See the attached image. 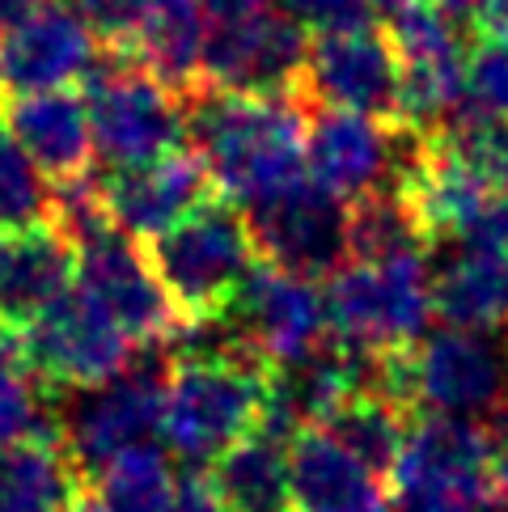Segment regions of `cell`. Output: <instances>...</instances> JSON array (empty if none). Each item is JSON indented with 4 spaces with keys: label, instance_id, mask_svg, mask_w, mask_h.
<instances>
[{
    "label": "cell",
    "instance_id": "cell-10",
    "mask_svg": "<svg viewBox=\"0 0 508 512\" xmlns=\"http://www.w3.org/2000/svg\"><path fill=\"white\" fill-rule=\"evenodd\" d=\"M305 98L326 111L365 115L386 127H403V81L390 34L369 26L310 34V60H305Z\"/></svg>",
    "mask_w": 508,
    "mask_h": 512
},
{
    "label": "cell",
    "instance_id": "cell-29",
    "mask_svg": "<svg viewBox=\"0 0 508 512\" xmlns=\"http://www.w3.org/2000/svg\"><path fill=\"white\" fill-rule=\"evenodd\" d=\"M437 136L462 166H470L483 182H492L500 195L508 191V119L487 115L466 102L437 127Z\"/></svg>",
    "mask_w": 508,
    "mask_h": 512
},
{
    "label": "cell",
    "instance_id": "cell-38",
    "mask_svg": "<svg viewBox=\"0 0 508 512\" xmlns=\"http://www.w3.org/2000/svg\"><path fill=\"white\" fill-rule=\"evenodd\" d=\"M212 22H233V17H246V13H259L267 9V0H204Z\"/></svg>",
    "mask_w": 508,
    "mask_h": 512
},
{
    "label": "cell",
    "instance_id": "cell-25",
    "mask_svg": "<svg viewBox=\"0 0 508 512\" xmlns=\"http://www.w3.org/2000/svg\"><path fill=\"white\" fill-rule=\"evenodd\" d=\"M81 491V470L56 432L0 449V512H68Z\"/></svg>",
    "mask_w": 508,
    "mask_h": 512
},
{
    "label": "cell",
    "instance_id": "cell-41",
    "mask_svg": "<svg viewBox=\"0 0 508 512\" xmlns=\"http://www.w3.org/2000/svg\"><path fill=\"white\" fill-rule=\"evenodd\" d=\"M483 237H496V242L508 246V191L500 195V204H496V216H492V229H487Z\"/></svg>",
    "mask_w": 508,
    "mask_h": 512
},
{
    "label": "cell",
    "instance_id": "cell-27",
    "mask_svg": "<svg viewBox=\"0 0 508 512\" xmlns=\"http://www.w3.org/2000/svg\"><path fill=\"white\" fill-rule=\"evenodd\" d=\"M428 237L415 225L407 199L394 187L369 191L348 204V259H407V254H428Z\"/></svg>",
    "mask_w": 508,
    "mask_h": 512
},
{
    "label": "cell",
    "instance_id": "cell-32",
    "mask_svg": "<svg viewBox=\"0 0 508 512\" xmlns=\"http://www.w3.org/2000/svg\"><path fill=\"white\" fill-rule=\"evenodd\" d=\"M39 432H56V428L47 424V407L39 390H34V377L26 369L0 373V449Z\"/></svg>",
    "mask_w": 508,
    "mask_h": 512
},
{
    "label": "cell",
    "instance_id": "cell-33",
    "mask_svg": "<svg viewBox=\"0 0 508 512\" xmlns=\"http://www.w3.org/2000/svg\"><path fill=\"white\" fill-rule=\"evenodd\" d=\"M280 9L310 34H331V30H352L373 22L369 0H280Z\"/></svg>",
    "mask_w": 508,
    "mask_h": 512
},
{
    "label": "cell",
    "instance_id": "cell-14",
    "mask_svg": "<svg viewBox=\"0 0 508 512\" xmlns=\"http://www.w3.org/2000/svg\"><path fill=\"white\" fill-rule=\"evenodd\" d=\"M394 500L398 496H466L496 504L492 491V432L462 415H415L407 441L390 470Z\"/></svg>",
    "mask_w": 508,
    "mask_h": 512
},
{
    "label": "cell",
    "instance_id": "cell-43",
    "mask_svg": "<svg viewBox=\"0 0 508 512\" xmlns=\"http://www.w3.org/2000/svg\"><path fill=\"white\" fill-rule=\"evenodd\" d=\"M68 512H102V504H98L94 496H89V491H81V496H77V504H72Z\"/></svg>",
    "mask_w": 508,
    "mask_h": 512
},
{
    "label": "cell",
    "instance_id": "cell-20",
    "mask_svg": "<svg viewBox=\"0 0 508 512\" xmlns=\"http://www.w3.org/2000/svg\"><path fill=\"white\" fill-rule=\"evenodd\" d=\"M288 483L297 512H394L386 474L365 466L322 428H297L288 436Z\"/></svg>",
    "mask_w": 508,
    "mask_h": 512
},
{
    "label": "cell",
    "instance_id": "cell-1",
    "mask_svg": "<svg viewBox=\"0 0 508 512\" xmlns=\"http://www.w3.org/2000/svg\"><path fill=\"white\" fill-rule=\"evenodd\" d=\"M305 115L301 98L204 94L187 98L191 153L204 161L216 199L254 208L305 178Z\"/></svg>",
    "mask_w": 508,
    "mask_h": 512
},
{
    "label": "cell",
    "instance_id": "cell-42",
    "mask_svg": "<svg viewBox=\"0 0 508 512\" xmlns=\"http://www.w3.org/2000/svg\"><path fill=\"white\" fill-rule=\"evenodd\" d=\"M373 5V13H386V17H394V13H403L407 5H415V0H369Z\"/></svg>",
    "mask_w": 508,
    "mask_h": 512
},
{
    "label": "cell",
    "instance_id": "cell-11",
    "mask_svg": "<svg viewBox=\"0 0 508 512\" xmlns=\"http://www.w3.org/2000/svg\"><path fill=\"white\" fill-rule=\"evenodd\" d=\"M390 47L403 81V123L407 132H437L466 98V56L462 30L437 5L415 0L390 17Z\"/></svg>",
    "mask_w": 508,
    "mask_h": 512
},
{
    "label": "cell",
    "instance_id": "cell-36",
    "mask_svg": "<svg viewBox=\"0 0 508 512\" xmlns=\"http://www.w3.org/2000/svg\"><path fill=\"white\" fill-rule=\"evenodd\" d=\"M492 491H496V504H508V398L492 432Z\"/></svg>",
    "mask_w": 508,
    "mask_h": 512
},
{
    "label": "cell",
    "instance_id": "cell-13",
    "mask_svg": "<svg viewBox=\"0 0 508 512\" xmlns=\"http://www.w3.org/2000/svg\"><path fill=\"white\" fill-rule=\"evenodd\" d=\"M77 288H85L136 347H161L187 326L140 246L111 225L77 242Z\"/></svg>",
    "mask_w": 508,
    "mask_h": 512
},
{
    "label": "cell",
    "instance_id": "cell-37",
    "mask_svg": "<svg viewBox=\"0 0 508 512\" xmlns=\"http://www.w3.org/2000/svg\"><path fill=\"white\" fill-rule=\"evenodd\" d=\"M43 5H47V0H0V39L13 34L17 26L26 22V17H34Z\"/></svg>",
    "mask_w": 508,
    "mask_h": 512
},
{
    "label": "cell",
    "instance_id": "cell-18",
    "mask_svg": "<svg viewBox=\"0 0 508 512\" xmlns=\"http://www.w3.org/2000/svg\"><path fill=\"white\" fill-rule=\"evenodd\" d=\"M229 318L242 322V343L259 360H267L271 369L314 352L318 343L331 339L322 284L280 271L271 263L254 267V276L246 280Z\"/></svg>",
    "mask_w": 508,
    "mask_h": 512
},
{
    "label": "cell",
    "instance_id": "cell-6",
    "mask_svg": "<svg viewBox=\"0 0 508 512\" xmlns=\"http://www.w3.org/2000/svg\"><path fill=\"white\" fill-rule=\"evenodd\" d=\"M81 85L94 157L106 170L140 166V161L187 149V98L149 77L132 56L102 47L94 72Z\"/></svg>",
    "mask_w": 508,
    "mask_h": 512
},
{
    "label": "cell",
    "instance_id": "cell-35",
    "mask_svg": "<svg viewBox=\"0 0 508 512\" xmlns=\"http://www.w3.org/2000/svg\"><path fill=\"white\" fill-rule=\"evenodd\" d=\"M398 512H487L492 504L483 500H466V496H441V491H428V496H398Z\"/></svg>",
    "mask_w": 508,
    "mask_h": 512
},
{
    "label": "cell",
    "instance_id": "cell-31",
    "mask_svg": "<svg viewBox=\"0 0 508 512\" xmlns=\"http://www.w3.org/2000/svg\"><path fill=\"white\" fill-rule=\"evenodd\" d=\"M466 98L479 111L508 119V39L479 34L466 56Z\"/></svg>",
    "mask_w": 508,
    "mask_h": 512
},
{
    "label": "cell",
    "instance_id": "cell-23",
    "mask_svg": "<svg viewBox=\"0 0 508 512\" xmlns=\"http://www.w3.org/2000/svg\"><path fill=\"white\" fill-rule=\"evenodd\" d=\"M208 39L212 13L204 0H153L123 56H132L149 77L174 89L178 98H195L199 85H204Z\"/></svg>",
    "mask_w": 508,
    "mask_h": 512
},
{
    "label": "cell",
    "instance_id": "cell-17",
    "mask_svg": "<svg viewBox=\"0 0 508 512\" xmlns=\"http://www.w3.org/2000/svg\"><path fill=\"white\" fill-rule=\"evenodd\" d=\"M102 43L77 5H47L0 39V89L13 98L72 89L94 72Z\"/></svg>",
    "mask_w": 508,
    "mask_h": 512
},
{
    "label": "cell",
    "instance_id": "cell-19",
    "mask_svg": "<svg viewBox=\"0 0 508 512\" xmlns=\"http://www.w3.org/2000/svg\"><path fill=\"white\" fill-rule=\"evenodd\" d=\"M77 284V246L60 225L0 229V331L22 335Z\"/></svg>",
    "mask_w": 508,
    "mask_h": 512
},
{
    "label": "cell",
    "instance_id": "cell-9",
    "mask_svg": "<svg viewBox=\"0 0 508 512\" xmlns=\"http://www.w3.org/2000/svg\"><path fill=\"white\" fill-rule=\"evenodd\" d=\"M310 30L284 9H259L233 22H212L204 85L199 94H254V98H305Z\"/></svg>",
    "mask_w": 508,
    "mask_h": 512
},
{
    "label": "cell",
    "instance_id": "cell-39",
    "mask_svg": "<svg viewBox=\"0 0 508 512\" xmlns=\"http://www.w3.org/2000/svg\"><path fill=\"white\" fill-rule=\"evenodd\" d=\"M475 26H479V34H496V39H508V0H487Z\"/></svg>",
    "mask_w": 508,
    "mask_h": 512
},
{
    "label": "cell",
    "instance_id": "cell-28",
    "mask_svg": "<svg viewBox=\"0 0 508 512\" xmlns=\"http://www.w3.org/2000/svg\"><path fill=\"white\" fill-rule=\"evenodd\" d=\"M94 479V500L102 504V512H174L178 500V479L170 462L149 445L115 457Z\"/></svg>",
    "mask_w": 508,
    "mask_h": 512
},
{
    "label": "cell",
    "instance_id": "cell-12",
    "mask_svg": "<svg viewBox=\"0 0 508 512\" xmlns=\"http://www.w3.org/2000/svg\"><path fill=\"white\" fill-rule=\"evenodd\" d=\"M259 259L305 280H326L348 263V199L305 174L280 195L246 208Z\"/></svg>",
    "mask_w": 508,
    "mask_h": 512
},
{
    "label": "cell",
    "instance_id": "cell-34",
    "mask_svg": "<svg viewBox=\"0 0 508 512\" xmlns=\"http://www.w3.org/2000/svg\"><path fill=\"white\" fill-rule=\"evenodd\" d=\"M174 512H229L221 491H216L212 474L204 470H187L178 479V500H174Z\"/></svg>",
    "mask_w": 508,
    "mask_h": 512
},
{
    "label": "cell",
    "instance_id": "cell-26",
    "mask_svg": "<svg viewBox=\"0 0 508 512\" xmlns=\"http://www.w3.org/2000/svg\"><path fill=\"white\" fill-rule=\"evenodd\" d=\"M411 411L403 407L398 398H390L386 390H377L373 381H365L360 390H352L339 407L322 419V432H331L343 449H352L360 462L373 466L377 474H386L398 462V449L407 441V428H411Z\"/></svg>",
    "mask_w": 508,
    "mask_h": 512
},
{
    "label": "cell",
    "instance_id": "cell-44",
    "mask_svg": "<svg viewBox=\"0 0 508 512\" xmlns=\"http://www.w3.org/2000/svg\"><path fill=\"white\" fill-rule=\"evenodd\" d=\"M0 111H5V89H0Z\"/></svg>",
    "mask_w": 508,
    "mask_h": 512
},
{
    "label": "cell",
    "instance_id": "cell-3",
    "mask_svg": "<svg viewBox=\"0 0 508 512\" xmlns=\"http://www.w3.org/2000/svg\"><path fill=\"white\" fill-rule=\"evenodd\" d=\"M144 246H149L144 259H149L157 284L166 288L187 326L229 318L254 267L263 263L246 212L225 199H208L187 221L149 237Z\"/></svg>",
    "mask_w": 508,
    "mask_h": 512
},
{
    "label": "cell",
    "instance_id": "cell-21",
    "mask_svg": "<svg viewBox=\"0 0 508 512\" xmlns=\"http://www.w3.org/2000/svg\"><path fill=\"white\" fill-rule=\"evenodd\" d=\"M5 127L51 187L85 182L98 161L94 132H89V111L77 89H47V94L13 98L5 106Z\"/></svg>",
    "mask_w": 508,
    "mask_h": 512
},
{
    "label": "cell",
    "instance_id": "cell-5",
    "mask_svg": "<svg viewBox=\"0 0 508 512\" xmlns=\"http://www.w3.org/2000/svg\"><path fill=\"white\" fill-rule=\"evenodd\" d=\"M331 339L356 356L381 360L428 335L432 322V271L424 254L407 259H348L322 284Z\"/></svg>",
    "mask_w": 508,
    "mask_h": 512
},
{
    "label": "cell",
    "instance_id": "cell-7",
    "mask_svg": "<svg viewBox=\"0 0 508 512\" xmlns=\"http://www.w3.org/2000/svg\"><path fill=\"white\" fill-rule=\"evenodd\" d=\"M17 352L34 381L72 394L119 377L140 347L85 288L72 284L39 322L17 335Z\"/></svg>",
    "mask_w": 508,
    "mask_h": 512
},
{
    "label": "cell",
    "instance_id": "cell-8",
    "mask_svg": "<svg viewBox=\"0 0 508 512\" xmlns=\"http://www.w3.org/2000/svg\"><path fill=\"white\" fill-rule=\"evenodd\" d=\"M161 360H132L119 377L89 390H72L68 411L60 415V445L81 474H102L115 457L144 449L161 432V394H166Z\"/></svg>",
    "mask_w": 508,
    "mask_h": 512
},
{
    "label": "cell",
    "instance_id": "cell-45",
    "mask_svg": "<svg viewBox=\"0 0 508 512\" xmlns=\"http://www.w3.org/2000/svg\"><path fill=\"white\" fill-rule=\"evenodd\" d=\"M504 356H508V347H504Z\"/></svg>",
    "mask_w": 508,
    "mask_h": 512
},
{
    "label": "cell",
    "instance_id": "cell-2",
    "mask_svg": "<svg viewBox=\"0 0 508 512\" xmlns=\"http://www.w3.org/2000/svg\"><path fill=\"white\" fill-rule=\"evenodd\" d=\"M271 364L250 347L187 352L166 369L161 436L187 462H216L229 445L267 424Z\"/></svg>",
    "mask_w": 508,
    "mask_h": 512
},
{
    "label": "cell",
    "instance_id": "cell-24",
    "mask_svg": "<svg viewBox=\"0 0 508 512\" xmlns=\"http://www.w3.org/2000/svg\"><path fill=\"white\" fill-rule=\"evenodd\" d=\"M208 474L229 512H297L288 483V432L271 424L229 445Z\"/></svg>",
    "mask_w": 508,
    "mask_h": 512
},
{
    "label": "cell",
    "instance_id": "cell-16",
    "mask_svg": "<svg viewBox=\"0 0 508 512\" xmlns=\"http://www.w3.org/2000/svg\"><path fill=\"white\" fill-rule=\"evenodd\" d=\"M411 132L386 127L348 111H314L305 123V174L339 199H360L369 191L394 187L398 161L407 153Z\"/></svg>",
    "mask_w": 508,
    "mask_h": 512
},
{
    "label": "cell",
    "instance_id": "cell-15",
    "mask_svg": "<svg viewBox=\"0 0 508 512\" xmlns=\"http://www.w3.org/2000/svg\"><path fill=\"white\" fill-rule=\"evenodd\" d=\"M98 199L111 229L132 237V242H149L170 225L187 221L208 199H216V191L204 161L191 149H174L166 157L140 161V166L111 170L98 182Z\"/></svg>",
    "mask_w": 508,
    "mask_h": 512
},
{
    "label": "cell",
    "instance_id": "cell-30",
    "mask_svg": "<svg viewBox=\"0 0 508 512\" xmlns=\"http://www.w3.org/2000/svg\"><path fill=\"white\" fill-rule=\"evenodd\" d=\"M51 221V182L0 127V229H26Z\"/></svg>",
    "mask_w": 508,
    "mask_h": 512
},
{
    "label": "cell",
    "instance_id": "cell-22",
    "mask_svg": "<svg viewBox=\"0 0 508 512\" xmlns=\"http://www.w3.org/2000/svg\"><path fill=\"white\" fill-rule=\"evenodd\" d=\"M432 314L458 331L508 326V246L496 237H470L453 246L432 271Z\"/></svg>",
    "mask_w": 508,
    "mask_h": 512
},
{
    "label": "cell",
    "instance_id": "cell-4",
    "mask_svg": "<svg viewBox=\"0 0 508 512\" xmlns=\"http://www.w3.org/2000/svg\"><path fill=\"white\" fill-rule=\"evenodd\" d=\"M373 386L398 398L411 415L475 419L508 398V356L483 331H432L403 352L369 360Z\"/></svg>",
    "mask_w": 508,
    "mask_h": 512
},
{
    "label": "cell",
    "instance_id": "cell-40",
    "mask_svg": "<svg viewBox=\"0 0 508 512\" xmlns=\"http://www.w3.org/2000/svg\"><path fill=\"white\" fill-rule=\"evenodd\" d=\"M428 5H437L445 17H453V22H479V13H483V5L487 0H428Z\"/></svg>",
    "mask_w": 508,
    "mask_h": 512
}]
</instances>
